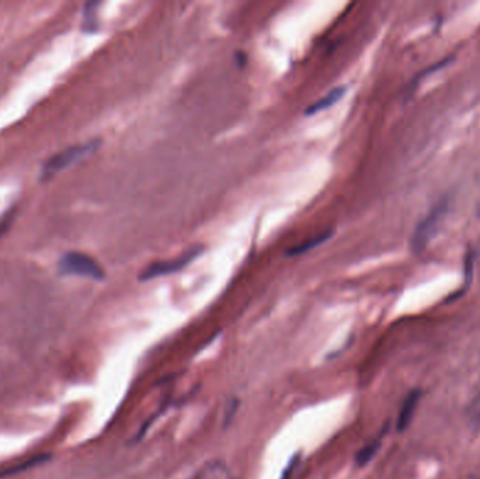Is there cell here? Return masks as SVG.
I'll return each instance as SVG.
<instances>
[{"label":"cell","mask_w":480,"mask_h":479,"mask_svg":"<svg viewBox=\"0 0 480 479\" xmlns=\"http://www.w3.org/2000/svg\"><path fill=\"white\" fill-rule=\"evenodd\" d=\"M450 207H451L450 197H444L417 224L412 236V244H410L412 251L414 253L424 252L431 244V241L437 236V233L443 228V224L450 213Z\"/></svg>","instance_id":"obj_1"},{"label":"cell","mask_w":480,"mask_h":479,"mask_svg":"<svg viewBox=\"0 0 480 479\" xmlns=\"http://www.w3.org/2000/svg\"><path fill=\"white\" fill-rule=\"evenodd\" d=\"M295 464H298V458H295L290 465H288V468H286V471L284 472V475H282V479H290V476H291V473H293V471H294V467H295Z\"/></svg>","instance_id":"obj_12"},{"label":"cell","mask_w":480,"mask_h":479,"mask_svg":"<svg viewBox=\"0 0 480 479\" xmlns=\"http://www.w3.org/2000/svg\"><path fill=\"white\" fill-rule=\"evenodd\" d=\"M15 215H16V211L10 210L2 218H0V237H2L9 231V228L12 226Z\"/></svg>","instance_id":"obj_11"},{"label":"cell","mask_w":480,"mask_h":479,"mask_svg":"<svg viewBox=\"0 0 480 479\" xmlns=\"http://www.w3.org/2000/svg\"><path fill=\"white\" fill-rule=\"evenodd\" d=\"M347 91V87L346 86H338V87H334L331 89L327 94H324L322 99L316 100L315 103H312L306 110H305V116H315L323 110H327L330 107H333L335 103L340 102L343 98H344V94Z\"/></svg>","instance_id":"obj_5"},{"label":"cell","mask_w":480,"mask_h":479,"mask_svg":"<svg viewBox=\"0 0 480 479\" xmlns=\"http://www.w3.org/2000/svg\"><path fill=\"white\" fill-rule=\"evenodd\" d=\"M99 145H100V141L94 139V141H90L86 143H80V145L69 147V148L53 155L41 168V180L46 181V180L53 179L55 174H58L65 168L71 166L77 159L89 155L94 150H98Z\"/></svg>","instance_id":"obj_2"},{"label":"cell","mask_w":480,"mask_h":479,"mask_svg":"<svg viewBox=\"0 0 480 479\" xmlns=\"http://www.w3.org/2000/svg\"><path fill=\"white\" fill-rule=\"evenodd\" d=\"M380 447V440H372L371 443H368L367 446H364L356 455V464L358 467H364L367 465L378 453Z\"/></svg>","instance_id":"obj_9"},{"label":"cell","mask_w":480,"mask_h":479,"mask_svg":"<svg viewBox=\"0 0 480 479\" xmlns=\"http://www.w3.org/2000/svg\"><path fill=\"white\" fill-rule=\"evenodd\" d=\"M98 8L99 3L93 2L87 3L84 6V19H83V30L86 33H94L99 28V21H98Z\"/></svg>","instance_id":"obj_8"},{"label":"cell","mask_w":480,"mask_h":479,"mask_svg":"<svg viewBox=\"0 0 480 479\" xmlns=\"http://www.w3.org/2000/svg\"><path fill=\"white\" fill-rule=\"evenodd\" d=\"M421 398V391L420 390H413L405 399L402 408H400V412H399V416H398V423H396V427L399 432H405V430L407 428V426L410 424L412 422V417L414 415V410L418 405V401Z\"/></svg>","instance_id":"obj_6"},{"label":"cell","mask_w":480,"mask_h":479,"mask_svg":"<svg viewBox=\"0 0 480 479\" xmlns=\"http://www.w3.org/2000/svg\"><path fill=\"white\" fill-rule=\"evenodd\" d=\"M331 235H333V231H326V232L319 233V235H316L313 237H309L308 241L302 242L301 245L294 246L286 255L288 256H299V255H304L306 252H311L312 249H315V248L320 246L322 244H324L326 241H329V239L331 237Z\"/></svg>","instance_id":"obj_7"},{"label":"cell","mask_w":480,"mask_h":479,"mask_svg":"<svg viewBox=\"0 0 480 479\" xmlns=\"http://www.w3.org/2000/svg\"><path fill=\"white\" fill-rule=\"evenodd\" d=\"M58 271L64 275H79L93 280H103L106 273L103 267L91 256L82 252H66L58 262Z\"/></svg>","instance_id":"obj_3"},{"label":"cell","mask_w":480,"mask_h":479,"mask_svg":"<svg viewBox=\"0 0 480 479\" xmlns=\"http://www.w3.org/2000/svg\"><path fill=\"white\" fill-rule=\"evenodd\" d=\"M468 420L472 426L480 427V388L472 398L469 406H468Z\"/></svg>","instance_id":"obj_10"},{"label":"cell","mask_w":480,"mask_h":479,"mask_svg":"<svg viewBox=\"0 0 480 479\" xmlns=\"http://www.w3.org/2000/svg\"><path fill=\"white\" fill-rule=\"evenodd\" d=\"M203 252H204L203 246H193L185 253L178 256L177 259L166 260V262H155L143 270L138 278L140 281H151L158 277H165L173 273H178L180 270L187 267L190 263H193L200 255H203Z\"/></svg>","instance_id":"obj_4"}]
</instances>
